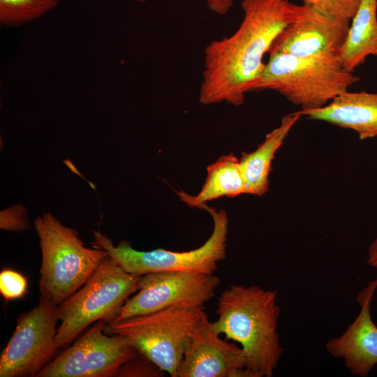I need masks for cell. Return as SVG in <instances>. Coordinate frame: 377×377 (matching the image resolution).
Returning a JSON list of instances; mask_svg holds the SVG:
<instances>
[{
    "label": "cell",
    "instance_id": "6da1fadb",
    "mask_svg": "<svg viewBox=\"0 0 377 377\" xmlns=\"http://www.w3.org/2000/svg\"><path fill=\"white\" fill-rule=\"evenodd\" d=\"M241 6L244 17L238 29L205 48L198 96L202 105H242L260 80L264 55L274 40L309 8L288 0H242Z\"/></svg>",
    "mask_w": 377,
    "mask_h": 377
},
{
    "label": "cell",
    "instance_id": "7a4b0ae2",
    "mask_svg": "<svg viewBox=\"0 0 377 377\" xmlns=\"http://www.w3.org/2000/svg\"><path fill=\"white\" fill-rule=\"evenodd\" d=\"M276 290L231 285L218 299V334L239 343L249 377H272L283 351L277 332L280 309Z\"/></svg>",
    "mask_w": 377,
    "mask_h": 377
},
{
    "label": "cell",
    "instance_id": "3957f363",
    "mask_svg": "<svg viewBox=\"0 0 377 377\" xmlns=\"http://www.w3.org/2000/svg\"><path fill=\"white\" fill-rule=\"evenodd\" d=\"M359 80L343 67L339 53L310 57L274 53L253 91L272 90L302 110H310L327 105Z\"/></svg>",
    "mask_w": 377,
    "mask_h": 377
},
{
    "label": "cell",
    "instance_id": "277c9868",
    "mask_svg": "<svg viewBox=\"0 0 377 377\" xmlns=\"http://www.w3.org/2000/svg\"><path fill=\"white\" fill-rule=\"evenodd\" d=\"M34 227L42 254L39 292L59 305L77 291L109 255L103 249L86 247L76 230L50 212L38 216Z\"/></svg>",
    "mask_w": 377,
    "mask_h": 377
},
{
    "label": "cell",
    "instance_id": "5b68a950",
    "mask_svg": "<svg viewBox=\"0 0 377 377\" xmlns=\"http://www.w3.org/2000/svg\"><path fill=\"white\" fill-rule=\"evenodd\" d=\"M206 315L204 306L171 307L109 322L104 332L124 337L138 353L177 377L188 340Z\"/></svg>",
    "mask_w": 377,
    "mask_h": 377
},
{
    "label": "cell",
    "instance_id": "8992f818",
    "mask_svg": "<svg viewBox=\"0 0 377 377\" xmlns=\"http://www.w3.org/2000/svg\"><path fill=\"white\" fill-rule=\"evenodd\" d=\"M140 277L106 257L82 288L58 305L57 347L68 344L90 324L114 320L128 297L138 291Z\"/></svg>",
    "mask_w": 377,
    "mask_h": 377
},
{
    "label": "cell",
    "instance_id": "52a82bcc",
    "mask_svg": "<svg viewBox=\"0 0 377 377\" xmlns=\"http://www.w3.org/2000/svg\"><path fill=\"white\" fill-rule=\"evenodd\" d=\"M200 209L211 215L214 228L205 243L191 251L156 249L140 251L126 240L114 246L109 237L98 231H93L94 240L91 244L94 248L105 250L125 271L136 275L158 272L214 274L219 263L226 256L228 217L225 210L217 211L207 204Z\"/></svg>",
    "mask_w": 377,
    "mask_h": 377
},
{
    "label": "cell",
    "instance_id": "ba28073f",
    "mask_svg": "<svg viewBox=\"0 0 377 377\" xmlns=\"http://www.w3.org/2000/svg\"><path fill=\"white\" fill-rule=\"evenodd\" d=\"M0 356V377H33L51 362L58 348V305L40 296L31 311L20 314Z\"/></svg>",
    "mask_w": 377,
    "mask_h": 377
},
{
    "label": "cell",
    "instance_id": "9c48e42d",
    "mask_svg": "<svg viewBox=\"0 0 377 377\" xmlns=\"http://www.w3.org/2000/svg\"><path fill=\"white\" fill-rule=\"evenodd\" d=\"M138 284L137 293L126 300L114 320L171 307L204 306L214 296L220 279L214 274L158 272L141 276Z\"/></svg>",
    "mask_w": 377,
    "mask_h": 377
},
{
    "label": "cell",
    "instance_id": "30bf717a",
    "mask_svg": "<svg viewBox=\"0 0 377 377\" xmlns=\"http://www.w3.org/2000/svg\"><path fill=\"white\" fill-rule=\"evenodd\" d=\"M98 320L71 347L47 364L37 377H112L138 353L124 337L105 333Z\"/></svg>",
    "mask_w": 377,
    "mask_h": 377
},
{
    "label": "cell",
    "instance_id": "8fae6325",
    "mask_svg": "<svg viewBox=\"0 0 377 377\" xmlns=\"http://www.w3.org/2000/svg\"><path fill=\"white\" fill-rule=\"evenodd\" d=\"M177 377H249L241 347L222 339L207 314L191 334Z\"/></svg>",
    "mask_w": 377,
    "mask_h": 377
},
{
    "label": "cell",
    "instance_id": "7c38bea8",
    "mask_svg": "<svg viewBox=\"0 0 377 377\" xmlns=\"http://www.w3.org/2000/svg\"><path fill=\"white\" fill-rule=\"evenodd\" d=\"M351 20L326 15L309 6L306 12L278 35L268 52L296 57L339 53Z\"/></svg>",
    "mask_w": 377,
    "mask_h": 377
},
{
    "label": "cell",
    "instance_id": "4fadbf2b",
    "mask_svg": "<svg viewBox=\"0 0 377 377\" xmlns=\"http://www.w3.org/2000/svg\"><path fill=\"white\" fill-rule=\"evenodd\" d=\"M377 278L358 295L360 311L339 337L328 340L325 348L333 357L341 358L352 374L365 377L377 364V326L371 316V304Z\"/></svg>",
    "mask_w": 377,
    "mask_h": 377
},
{
    "label": "cell",
    "instance_id": "5bb4252c",
    "mask_svg": "<svg viewBox=\"0 0 377 377\" xmlns=\"http://www.w3.org/2000/svg\"><path fill=\"white\" fill-rule=\"evenodd\" d=\"M302 116L354 131L360 140L377 136V93L344 91L327 105Z\"/></svg>",
    "mask_w": 377,
    "mask_h": 377
},
{
    "label": "cell",
    "instance_id": "9a60e30c",
    "mask_svg": "<svg viewBox=\"0 0 377 377\" xmlns=\"http://www.w3.org/2000/svg\"><path fill=\"white\" fill-rule=\"evenodd\" d=\"M302 116L300 110L283 116L279 126L266 135L256 150L242 153L239 162L246 194L262 196L267 192L269 175L275 154Z\"/></svg>",
    "mask_w": 377,
    "mask_h": 377
},
{
    "label": "cell",
    "instance_id": "2e32d148",
    "mask_svg": "<svg viewBox=\"0 0 377 377\" xmlns=\"http://www.w3.org/2000/svg\"><path fill=\"white\" fill-rule=\"evenodd\" d=\"M339 55L343 67L352 73L368 56H377V0L360 1Z\"/></svg>",
    "mask_w": 377,
    "mask_h": 377
},
{
    "label": "cell",
    "instance_id": "e0dca14e",
    "mask_svg": "<svg viewBox=\"0 0 377 377\" xmlns=\"http://www.w3.org/2000/svg\"><path fill=\"white\" fill-rule=\"evenodd\" d=\"M207 172L205 183L197 195L182 191L176 192L180 200L189 207L200 208L208 201L223 196L235 198L246 194L239 159L234 154L221 156L207 166Z\"/></svg>",
    "mask_w": 377,
    "mask_h": 377
},
{
    "label": "cell",
    "instance_id": "ac0fdd59",
    "mask_svg": "<svg viewBox=\"0 0 377 377\" xmlns=\"http://www.w3.org/2000/svg\"><path fill=\"white\" fill-rule=\"evenodd\" d=\"M59 0H0V24L13 27L31 22L54 9Z\"/></svg>",
    "mask_w": 377,
    "mask_h": 377
},
{
    "label": "cell",
    "instance_id": "d6986e66",
    "mask_svg": "<svg viewBox=\"0 0 377 377\" xmlns=\"http://www.w3.org/2000/svg\"><path fill=\"white\" fill-rule=\"evenodd\" d=\"M308 5L326 15L352 20L361 0H302Z\"/></svg>",
    "mask_w": 377,
    "mask_h": 377
},
{
    "label": "cell",
    "instance_id": "ffe728a7",
    "mask_svg": "<svg viewBox=\"0 0 377 377\" xmlns=\"http://www.w3.org/2000/svg\"><path fill=\"white\" fill-rule=\"evenodd\" d=\"M163 373L155 364L138 353L119 369L117 376L160 377L163 376Z\"/></svg>",
    "mask_w": 377,
    "mask_h": 377
},
{
    "label": "cell",
    "instance_id": "44dd1931",
    "mask_svg": "<svg viewBox=\"0 0 377 377\" xmlns=\"http://www.w3.org/2000/svg\"><path fill=\"white\" fill-rule=\"evenodd\" d=\"M27 290V280L21 273L3 269L0 273V293L6 300L22 297Z\"/></svg>",
    "mask_w": 377,
    "mask_h": 377
},
{
    "label": "cell",
    "instance_id": "7402d4cb",
    "mask_svg": "<svg viewBox=\"0 0 377 377\" xmlns=\"http://www.w3.org/2000/svg\"><path fill=\"white\" fill-rule=\"evenodd\" d=\"M144 2L147 0H135ZM235 0H207L208 8L219 15L227 14L232 7Z\"/></svg>",
    "mask_w": 377,
    "mask_h": 377
},
{
    "label": "cell",
    "instance_id": "603a6c76",
    "mask_svg": "<svg viewBox=\"0 0 377 377\" xmlns=\"http://www.w3.org/2000/svg\"><path fill=\"white\" fill-rule=\"evenodd\" d=\"M367 263L372 267L377 269V238L369 246Z\"/></svg>",
    "mask_w": 377,
    "mask_h": 377
}]
</instances>
